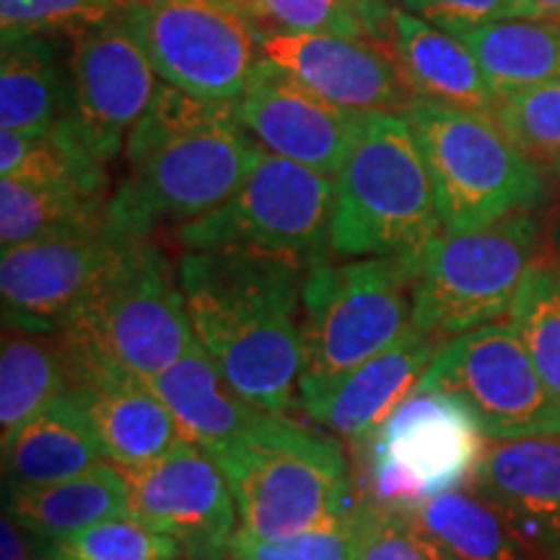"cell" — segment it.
<instances>
[{"mask_svg":"<svg viewBox=\"0 0 560 560\" xmlns=\"http://www.w3.org/2000/svg\"><path fill=\"white\" fill-rule=\"evenodd\" d=\"M221 467L242 532L260 540L296 535L346 516L350 470L340 439L265 412L252 429L208 452Z\"/></svg>","mask_w":560,"mask_h":560,"instance_id":"cell-4","label":"cell"},{"mask_svg":"<svg viewBox=\"0 0 560 560\" xmlns=\"http://www.w3.org/2000/svg\"><path fill=\"white\" fill-rule=\"evenodd\" d=\"M145 382L170 410L182 439H190L206 452L240 439L265 416V410L242 400L229 387L215 361L200 346L198 335L179 361Z\"/></svg>","mask_w":560,"mask_h":560,"instance_id":"cell-22","label":"cell"},{"mask_svg":"<svg viewBox=\"0 0 560 560\" xmlns=\"http://www.w3.org/2000/svg\"><path fill=\"white\" fill-rule=\"evenodd\" d=\"M335 179L262 151L240 187L210 213L177 226V242L198 249H257L296 257L310 268L330 252Z\"/></svg>","mask_w":560,"mask_h":560,"instance_id":"cell-9","label":"cell"},{"mask_svg":"<svg viewBox=\"0 0 560 560\" xmlns=\"http://www.w3.org/2000/svg\"><path fill=\"white\" fill-rule=\"evenodd\" d=\"M70 107L68 58L62 39L26 37L0 55V130L52 136L66 128Z\"/></svg>","mask_w":560,"mask_h":560,"instance_id":"cell-24","label":"cell"},{"mask_svg":"<svg viewBox=\"0 0 560 560\" xmlns=\"http://www.w3.org/2000/svg\"><path fill=\"white\" fill-rule=\"evenodd\" d=\"M332 179V255L395 257L418 270L444 223L408 120L397 112H369L359 143Z\"/></svg>","mask_w":560,"mask_h":560,"instance_id":"cell-3","label":"cell"},{"mask_svg":"<svg viewBox=\"0 0 560 560\" xmlns=\"http://www.w3.org/2000/svg\"><path fill=\"white\" fill-rule=\"evenodd\" d=\"M265 32H310L374 37L384 42V21L363 9L359 0H234Z\"/></svg>","mask_w":560,"mask_h":560,"instance_id":"cell-32","label":"cell"},{"mask_svg":"<svg viewBox=\"0 0 560 560\" xmlns=\"http://www.w3.org/2000/svg\"><path fill=\"white\" fill-rule=\"evenodd\" d=\"M262 60L322 100L359 112H397L410 107L389 45L374 37L310 32L260 34Z\"/></svg>","mask_w":560,"mask_h":560,"instance_id":"cell-15","label":"cell"},{"mask_svg":"<svg viewBox=\"0 0 560 560\" xmlns=\"http://www.w3.org/2000/svg\"><path fill=\"white\" fill-rule=\"evenodd\" d=\"M179 545L132 516L86 527L66 540L47 542L45 560H182Z\"/></svg>","mask_w":560,"mask_h":560,"instance_id":"cell-33","label":"cell"},{"mask_svg":"<svg viewBox=\"0 0 560 560\" xmlns=\"http://www.w3.org/2000/svg\"><path fill=\"white\" fill-rule=\"evenodd\" d=\"M545 384L560 395V260L540 257L509 314Z\"/></svg>","mask_w":560,"mask_h":560,"instance_id":"cell-31","label":"cell"},{"mask_svg":"<svg viewBox=\"0 0 560 560\" xmlns=\"http://www.w3.org/2000/svg\"><path fill=\"white\" fill-rule=\"evenodd\" d=\"M446 560H535L503 511L478 488H452L412 506Z\"/></svg>","mask_w":560,"mask_h":560,"instance_id":"cell-26","label":"cell"},{"mask_svg":"<svg viewBox=\"0 0 560 560\" xmlns=\"http://www.w3.org/2000/svg\"><path fill=\"white\" fill-rule=\"evenodd\" d=\"M66 395V371L55 335L5 327L0 346V433L9 441L52 400Z\"/></svg>","mask_w":560,"mask_h":560,"instance_id":"cell-29","label":"cell"},{"mask_svg":"<svg viewBox=\"0 0 560 560\" xmlns=\"http://www.w3.org/2000/svg\"><path fill=\"white\" fill-rule=\"evenodd\" d=\"M45 540H39L30 529L21 527L11 514H3V522H0L3 556H0V560H45Z\"/></svg>","mask_w":560,"mask_h":560,"instance_id":"cell-39","label":"cell"},{"mask_svg":"<svg viewBox=\"0 0 560 560\" xmlns=\"http://www.w3.org/2000/svg\"><path fill=\"white\" fill-rule=\"evenodd\" d=\"M499 94L560 83V21L506 19L454 34Z\"/></svg>","mask_w":560,"mask_h":560,"instance_id":"cell-27","label":"cell"},{"mask_svg":"<svg viewBox=\"0 0 560 560\" xmlns=\"http://www.w3.org/2000/svg\"><path fill=\"white\" fill-rule=\"evenodd\" d=\"M5 514L45 542H58L94 524L130 516L128 480L104 459L75 478L39 488H9Z\"/></svg>","mask_w":560,"mask_h":560,"instance_id":"cell-25","label":"cell"},{"mask_svg":"<svg viewBox=\"0 0 560 560\" xmlns=\"http://www.w3.org/2000/svg\"><path fill=\"white\" fill-rule=\"evenodd\" d=\"M542 257L540 221L532 213L470 231H441L410 285V325L436 340H452L509 319L520 289Z\"/></svg>","mask_w":560,"mask_h":560,"instance_id":"cell-7","label":"cell"},{"mask_svg":"<svg viewBox=\"0 0 560 560\" xmlns=\"http://www.w3.org/2000/svg\"><path fill=\"white\" fill-rule=\"evenodd\" d=\"M122 244L104 226L91 234L26 242L0 252L3 325L58 335L96 289Z\"/></svg>","mask_w":560,"mask_h":560,"instance_id":"cell-14","label":"cell"},{"mask_svg":"<svg viewBox=\"0 0 560 560\" xmlns=\"http://www.w3.org/2000/svg\"><path fill=\"white\" fill-rule=\"evenodd\" d=\"M361 532L355 560H446L410 509L359 501Z\"/></svg>","mask_w":560,"mask_h":560,"instance_id":"cell-37","label":"cell"},{"mask_svg":"<svg viewBox=\"0 0 560 560\" xmlns=\"http://www.w3.org/2000/svg\"><path fill=\"white\" fill-rule=\"evenodd\" d=\"M556 164H558V172H560V159H556Z\"/></svg>","mask_w":560,"mask_h":560,"instance_id":"cell-42","label":"cell"},{"mask_svg":"<svg viewBox=\"0 0 560 560\" xmlns=\"http://www.w3.org/2000/svg\"><path fill=\"white\" fill-rule=\"evenodd\" d=\"M262 149L236 115V102H206L161 83L125 145V174L107 202L117 240H149L161 223L210 213L255 170Z\"/></svg>","mask_w":560,"mask_h":560,"instance_id":"cell-2","label":"cell"},{"mask_svg":"<svg viewBox=\"0 0 560 560\" xmlns=\"http://www.w3.org/2000/svg\"><path fill=\"white\" fill-rule=\"evenodd\" d=\"M363 446L366 457L402 467L425 501L472 480L488 439L452 397L416 387Z\"/></svg>","mask_w":560,"mask_h":560,"instance_id":"cell-18","label":"cell"},{"mask_svg":"<svg viewBox=\"0 0 560 560\" xmlns=\"http://www.w3.org/2000/svg\"><path fill=\"white\" fill-rule=\"evenodd\" d=\"M310 265L257 249L185 252L182 296L200 346L255 408L301 410V293Z\"/></svg>","mask_w":560,"mask_h":560,"instance_id":"cell-1","label":"cell"},{"mask_svg":"<svg viewBox=\"0 0 560 560\" xmlns=\"http://www.w3.org/2000/svg\"><path fill=\"white\" fill-rule=\"evenodd\" d=\"M520 19L560 21V0H522Z\"/></svg>","mask_w":560,"mask_h":560,"instance_id":"cell-40","label":"cell"},{"mask_svg":"<svg viewBox=\"0 0 560 560\" xmlns=\"http://www.w3.org/2000/svg\"><path fill=\"white\" fill-rule=\"evenodd\" d=\"M58 338L143 380L161 374L195 340L177 268L151 240L125 242Z\"/></svg>","mask_w":560,"mask_h":560,"instance_id":"cell-8","label":"cell"},{"mask_svg":"<svg viewBox=\"0 0 560 560\" xmlns=\"http://www.w3.org/2000/svg\"><path fill=\"white\" fill-rule=\"evenodd\" d=\"M400 5L450 34L493 21L520 19L522 11V0H402Z\"/></svg>","mask_w":560,"mask_h":560,"instance_id":"cell-38","label":"cell"},{"mask_svg":"<svg viewBox=\"0 0 560 560\" xmlns=\"http://www.w3.org/2000/svg\"><path fill=\"white\" fill-rule=\"evenodd\" d=\"M66 130L109 166L156 100L161 79L128 5L70 37Z\"/></svg>","mask_w":560,"mask_h":560,"instance_id":"cell-12","label":"cell"},{"mask_svg":"<svg viewBox=\"0 0 560 560\" xmlns=\"http://www.w3.org/2000/svg\"><path fill=\"white\" fill-rule=\"evenodd\" d=\"M120 470L132 520L177 542L185 560L231 558L240 511L221 467L202 446L179 439L161 457Z\"/></svg>","mask_w":560,"mask_h":560,"instance_id":"cell-13","label":"cell"},{"mask_svg":"<svg viewBox=\"0 0 560 560\" xmlns=\"http://www.w3.org/2000/svg\"><path fill=\"white\" fill-rule=\"evenodd\" d=\"M441 346L444 340L410 327L400 340L350 371L306 416L327 433L353 444V450H361L389 412L418 387Z\"/></svg>","mask_w":560,"mask_h":560,"instance_id":"cell-20","label":"cell"},{"mask_svg":"<svg viewBox=\"0 0 560 560\" xmlns=\"http://www.w3.org/2000/svg\"><path fill=\"white\" fill-rule=\"evenodd\" d=\"M416 268L395 257L322 262L301 293V410L410 330Z\"/></svg>","mask_w":560,"mask_h":560,"instance_id":"cell-5","label":"cell"},{"mask_svg":"<svg viewBox=\"0 0 560 560\" xmlns=\"http://www.w3.org/2000/svg\"><path fill=\"white\" fill-rule=\"evenodd\" d=\"M359 3H361L363 9H366V11L374 13L376 19H380V21H384V24H387L389 11L395 9V5H400L402 0H359Z\"/></svg>","mask_w":560,"mask_h":560,"instance_id":"cell-41","label":"cell"},{"mask_svg":"<svg viewBox=\"0 0 560 560\" xmlns=\"http://www.w3.org/2000/svg\"><path fill=\"white\" fill-rule=\"evenodd\" d=\"M104 459L94 429L68 395H60L3 441V475L9 488L52 486Z\"/></svg>","mask_w":560,"mask_h":560,"instance_id":"cell-23","label":"cell"},{"mask_svg":"<svg viewBox=\"0 0 560 560\" xmlns=\"http://www.w3.org/2000/svg\"><path fill=\"white\" fill-rule=\"evenodd\" d=\"M161 83L236 102L262 62L260 30L234 0H125Z\"/></svg>","mask_w":560,"mask_h":560,"instance_id":"cell-11","label":"cell"},{"mask_svg":"<svg viewBox=\"0 0 560 560\" xmlns=\"http://www.w3.org/2000/svg\"><path fill=\"white\" fill-rule=\"evenodd\" d=\"M384 42L395 55L412 102L444 104L490 115L501 94L488 81L470 47L431 21L395 5L384 26Z\"/></svg>","mask_w":560,"mask_h":560,"instance_id":"cell-21","label":"cell"},{"mask_svg":"<svg viewBox=\"0 0 560 560\" xmlns=\"http://www.w3.org/2000/svg\"><path fill=\"white\" fill-rule=\"evenodd\" d=\"M58 346L66 371V395L79 405L109 462L120 467L143 465L182 439L170 410L143 376L60 338Z\"/></svg>","mask_w":560,"mask_h":560,"instance_id":"cell-17","label":"cell"},{"mask_svg":"<svg viewBox=\"0 0 560 560\" xmlns=\"http://www.w3.org/2000/svg\"><path fill=\"white\" fill-rule=\"evenodd\" d=\"M472 482L535 560H560V436L488 441Z\"/></svg>","mask_w":560,"mask_h":560,"instance_id":"cell-19","label":"cell"},{"mask_svg":"<svg viewBox=\"0 0 560 560\" xmlns=\"http://www.w3.org/2000/svg\"><path fill=\"white\" fill-rule=\"evenodd\" d=\"M359 532L361 506L353 503L340 520L278 540H260L240 529L231 545V560H355Z\"/></svg>","mask_w":560,"mask_h":560,"instance_id":"cell-34","label":"cell"},{"mask_svg":"<svg viewBox=\"0 0 560 560\" xmlns=\"http://www.w3.org/2000/svg\"><path fill=\"white\" fill-rule=\"evenodd\" d=\"M429 166L444 231H470L532 213L548 185L520 145L482 112L410 102L402 112Z\"/></svg>","mask_w":560,"mask_h":560,"instance_id":"cell-6","label":"cell"},{"mask_svg":"<svg viewBox=\"0 0 560 560\" xmlns=\"http://www.w3.org/2000/svg\"><path fill=\"white\" fill-rule=\"evenodd\" d=\"M0 177L112 198L107 166L91 156L66 128L52 136L0 130Z\"/></svg>","mask_w":560,"mask_h":560,"instance_id":"cell-30","label":"cell"},{"mask_svg":"<svg viewBox=\"0 0 560 560\" xmlns=\"http://www.w3.org/2000/svg\"><path fill=\"white\" fill-rule=\"evenodd\" d=\"M125 0H0L3 45L26 37H75L122 9Z\"/></svg>","mask_w":560,"mask_h":560,"instance_id":"cell-36","label":"cell"},{"mask_svg":"<svg viewBox=\"0 0 560 560\" xmlns=\"http://www.w3.org/2000/svg\"><path fill=\"white\" fill-rule=\"evenodd\" d=\"M107 202L79 190L0 177V247L102 231L107 226Z\"/></svg>","mask_w":560,"mask_h":560,"instance_id":"cell-28","label":"cell"},{"mask_svg":"<svg viewBox=\"0 0 560 560\" xmlns=\"http://www.w3.org/2000/svg\"><path fill=\"white\" fill-rule=\"evenodd\" d=\"M490 117L529 159H560V83L503 94Z\"/></svg>","mask_w":560,"mask_h":560,"instance_id":"cell-35","label":"cell"},{"mask_svg":"<svg viewBox=\"0 0 560 560\" xmlns=\"http://www.w3.org/2000/svg\"><path fill=\"white\" fill-rule=\"evenodd\" d=\"M418 387L459 402L488 441L560 436V395L509 319L446 340Z\"/></svg>","mask_w":560,"mask_h":560,"instance_id":"cell-10","label":"cell"},{"mask_svg":"<svg viewBox=\"0 0 560 560\" xmlns=\"http://www.w3.org/2000/svg\"><path fill=\"white\" fill-rule=\"evenodd\" d=\"M236 115L262 151L335 177L366 128L369 112L322 100L268 62L236 100Z\"/></svg>","mask_w":560,"mask_h":560,"instance_id":"cell-16","label":"cell"}]
</instances>
